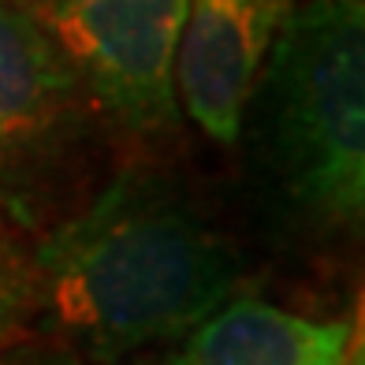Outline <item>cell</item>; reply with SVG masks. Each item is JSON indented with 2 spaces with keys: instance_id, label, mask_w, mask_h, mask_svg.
Here are the masks:
<instances>
[{
  "instance_id": "obj_1",
  "label": "cell",
  "mask_w": 365,
  "mask_h": 365,
  "mask_svg": "<svg viewBox=\"0 0 365 365\" xmlns=\"http://www.w3.org/2000/svg\"><path fill=\"white\" fill-rule=\"evenodd\" d=\"M26 284L56 346L112 365L220 309L239 257L168 175L123 172L38 242Z\"/></svg>"
},
{
  "instance_id": "obj_2",
  "label": "cell",
  "mask_w": 365,
  "mask_h": 365,
  "mask_svg": "<svg viewBox=\"0 0 365 365\" xmlns=\"http://www.w3.org/2000/svg\"><path fill=\"white\" fill-rule=\"evenodd\" d=\"M257 157L298 220L351 231L365 209V8L306 0L287 8L246 120Z\"/></svg>"
},
{
  "instance_id": "obj_3",
  "label": "cell",
  "mask_w": 365,
  "mask_h": 365,
  "mask_svg": "<svg viewBox=\"0 0 365 365\" xmlns=\"http://www.w3.org/2000/svg\"><path fill=\"white\" fill-rule=\"evenodd\" d=\"M71 71L127 127L175 120V48L187 0H15Z\"/></svg>"
},
{
  "instance_id": "obj_4",
  "label": "cell",
  "mask_w": 365,
  "mask_h": 365,
  "mask_svg": "<svg viewBox=\"0 0 365 365\" xmlns=\"http://www.w3.org/2000/svg\"><path fill=\"white\" fill-rule=\"evenodd\" d=\"M287 0H187L175 105L217 145H235Z\"/></svg>"
},
{
  "instance_id": "obj_5",
  "label": "cell",
  "mask_w": 365,
  "mask_h": 365,
  "mask_svg": "<svg viewBox=\"0 0 365 365\" xmlns=\"http://www.w3.org/2000/svg\"><path fill=\"white\" fill-rule=\"evenodd\" d=\"M78 90V75L45 30L15 0H0V182L53 153Z\"/></svg>"
},
{
  "instance_id": "obj_6",
  "label": "cell",
  "mask_w": 365,
  "mask_h": 365,
  "mask_svg": "<svg viewBox=\"0 0 365 365\" xmlns=\"http://www.w3.org/2000/svg\"><path fill=\"white\" fill-rule=\"evenodd\" d=\"M354 324L306 317L261 298H227L164 365H351Z\"/></svg>"
},
{
  "instance_id": "obj_7",
  "label": "cell",
  "mask_w": 365,
  "mask_h": 365,
  "mask_svg": "<svg viewBox=\"0 0 365 365\" xmlns=\"http://www.w3.org/2000/svg\"><path fill=\"white\" fill-rule=\"evenodd\" d=\"M26 294H30L26 272H19L8 242L0 239V351L8 346V339L15 336V328H19V321H23Z\"/></svg>"
},
{
  "instance_id": "obj_8",
  "label": "cell",
  "mask_w": 365,
  "mask_h": 365,
  "mask_svg": "<svg viewBox=\"0 0 365 365\" xmlns=\"http://www.w3.org/2000/svg\"><path fill=\"white\" fill-rule=\"evenodd\" d=\"M0 365H97V361H86L82 354L56 343H30V346L0 351Z\"/></svg>"
}]
</instances>
